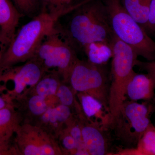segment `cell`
<instances>
[{"mask_svg": "<svg viewBox=\"0 0 155 155\" xmlns=\"http://www.w3.org/2000/svg\"><path fill=\"white\" fill-rule=\"evenodd\" d=\"M67 25H55L77 48L101 43L111 47L114 37L107 8L101 0H87L71 12Z\"/></svg>", "mask_w": 155, "mask_h": 155, "instance_id": "1", "label": "cell"}, {"mask_svg": "<svg viewBox=\"0 0 155 155\" xmlns=\"http://www.w3.org/2000/svg\"><path fill=\"white\" fill-rule=\"evenodd\" d=\"M56 20L41 13L16 32L3 54L0 73L34 58L42 42L54 26Z\"/></svg>", "mask_w": 155, "mask_h": 155, "instance_id": "2", "label": "cell"}, {"mask_svg": "<svg viewBox=\"0 0 155 155\" xmlns=\"http://www.w3.org/2000/svg\"><path fill=\"white\" fill-rule=\"evenodd\" d=\"M112 51L111 81L109 99L107 127L114 121L119 108L125 101L127 84L136 72L137 55L132 48L114 35L111 45Z\"/></svg>", "mask_w": 155, "mask_h": 155, "instance_id": "3", "label": "cell"}, {"mask_svg": "<svg viewBox=\"0 0 155 155\" xmlns=\"http://www.w3.org/2000/svg\"><path fill=\"white\" fill-rule=\"evenodd\" d=\"M111 28L119 39L130 46L138 56L155 60V42L125 10L121 0H105Z\"/></svg>", "mask_w": 155, "mask_h": 155, "instance_id": "4", "label": "cell"}, {"mask_svg": "<svg viewBox=\"0 0 155 155\" xmlns=\"http://www.w3.org/2000/svg\"><path fill=\"white\" fill-rule=\"evenodd\" d=\"M34 58L46 72H56L63 81L67 83L71 70L79 59L76 48L55 25L42 42Z\"/></svg>", "mask_w": 155, "mask_h": 155, "instance_id": "5", "label": "cell"}, {"mask_svg": "<svg viewBox=\"0 0 155 155\" xmlns=\"http://www.w3.org/2000/svg\"><path fill=\"white\" fill-rule=\"evenodd\" d=\"M150 110L145 104L125 101L109 127L124 144L138 145L144 133L153 126L149 118Z\"/></svg>", "mask_w": 155, "mask_h": 155, "instance_id": "6", "label": "cell"}, {"mask_svg": "<svg viewBox=\"0 0 155 155\" xmlns=\"http://www.w3.org/2000/svg\"><path fill=\"white\" fill-rule=\"evenodd\" d=\"M68 83L77 93H85L98 100L108 115L110 85L103 65L78 59L71 70Z\"/></svg>", "mask_w": 155, "mask_h": 155, "instance_id": "7", "label": "cell"}, {"mask_svg": "<svg viewBox=\"0 0 155 155\" xmlns=\"http://www.w3.org/2000/svg\"><path fill=\"white\" fill-rule=\"evenodd\" d=\"M13 140L19 155H64L55 137L30 122H22Z\"/></svg>", "mask_w": 155, "mask_h": 155, "instance_id": "8", "label": "cell"}, {"mask_svg": "<svg viewBox=\"0 0 155 155\" xmlns=\"http://www.w3.org/2000/svg\"><path fill=\"white\" fill-rule=\"evenodd\" d=\"M46 72L39 62L33 58L0 73V86L9 82L13 84L4 94L14 101L30 91Z\"/></svg>", "mask_w": 155, "mask_h": 155, "instance_id": "9", "label": "cell"}, {"mask_svg": "<svg viewBox=\"0 0 155 155\" xmlns=\"http://www.w3.org/2000/svg\"><path fill=\"white\" fill-rule=\"evenodd\" d=\"M78 116L81 125L83 144L89 155L107 154L109 143L104 130L97 121L87 118L83 114Z\"/></svg>", "mask_w": 155, "mask_h": 155, "instance_id": "10", "label": "cell"}, {"mask_svg": "<svg viewBox=\"0 0 155 155\" xmlns=\"http://www.w3.org/2000/svg\"><path fill=\"white\" fill-rule=\"evenodd\" d=\"M74 117L71 108L59 104L49 107L41 116L30 123L43 128L58 140L67 123Z\"/></svg>", "mask_w": 155, "mask_h": 155, "instance_id": "11", "label": "cell"}, {"mask_svg": "<svg viewBox=\"0 0 155 155\" xmlns=\"http://www.w3.org/2000/svg\"><path fill=\"white\" fill-rule=\"evenodd\" d=\"M22 17L12 0H0V31L8 46L15 36Z\"/></svg>", "mask_w": 155, "mask_h": 155, "instance_id": "12", "label": "cell"}, {"mask_svg": "<svg viewBox=\"0 0 155 155\" xmlns=\"http://www.w3.org/2000/svg\"><path fill=\"white\" fill-rule=\"evenodd\" d=\"M13 102L24 117V121L28 117L30 118L28 122H33L51 107L47 99L31 91H28Z\"/></svg>", "mask_w": 155, "mask_h": 155, "instance_id": "13", "label": "cell"}, {"mask_svg": "<svg viewBox=\"0 0 155 155\" xmlns=\"http://www.w3.org/2000/svg\"><path fill=\"white\" fill-rule=\"evenodd\" d=\"M155 78L150 74L136 73L127 84L126 96L131 101L150 100L155 96Z\"/></svg>", "mask_w": 155, "mask_h": 155, "instance_id": "14", "label": "cell"}, {"mask_svg": "<svg viewBox=\"0 0 155 155\" xmlns=\"http://www.w3.org/2000/svg\"><path fill=\"white\" fill-rule=\"evenodd\" d=\"M22 114L14 104L0 110V143L13 141L16 131L23 122Z\"/></svg>", "mask_w": 155, "mask_h": 155, "instance_id": "15", "label": "cell"}, {"mask_svg": "<svg viewBox=\"0 0 155 155\" xmlns=\"http://www.w3.org/2000/svg\"><path fill=\"white\" fill-rule=\"evenodd\" d=\"M87 0H39L41 13L48 14L56 21L71 13Z\"/></svg>", "mask_w": 155, "mask_h": 155, "instance_id": "16", "label": "cell"}, {"mask_svg": "<svg viewBox=\"0 0 155 155\" xmlns=\"http://www.w3.org/2000/svg\"><path fill=\"white\" fill-rule=\"evenodd\" d=\"M77 97L84 116L91 120L93 118H95L97 121V119H100L101 124L107 127L109 117L108 114H105L103 111L105 109L102 104L98 100L85 93H77Z\"/></svg>", "mask_w": 155, "mask_h": 155, "instance_id": "17", "label": "cell"}, {"mask_svg": "<svg viewBox=\"0 0 155 155\" xmlns=\"http://www.w3.org/2000/svg\"><path fill=\"white\" fill-rule=\"evenodd\" d=\"M63 81L60 75L55 72H47L29 91L49 98L56 97L59 86Z\"/></svg>", "mask_w": 155, "mask_h": 155, "instance_id": "18", "label": "cell"}, {"mask_svg": "<svg viewBox=\"0 0 155 155\" xmlns=\"http://www.w3.org/2000/svg\"><path fill=\"white\" fill-rule=\"evenodd\" d=\"M152 0H122L127 13L144 28L147 22Z\"/></svg>", "mask_w": 155, "mask_h": 155, "instance_id": "19", "label": "cell"}, {"mask_svg": "<svg viewBox=\"0 0 155 155\" xmlns=\"http://www.w3.org/2000/svg\"><path fill=\"white\" fill-rule=\"evenodd\" d=\"M83 49L88 58V61L93 64L104 65L112 57L111 47L104 44H90L84 47Z\"/></svg>", "mask_w": 155, "mask_h": 155, "instance_id": "20", "label": "cell"}, {"mask_svg": "<svg viewBox=\"0 0 155 155\" xmlns=\"http://www.w3.org/2000/svg\"><path fill=\"white\" fill-rule=\"evenodd\" d=\"M67 82L62 81L56 93V97L59 104L74 109L77 115L82 113L79 102L76 98L77 93Z\"/></svg>", "mask_w": 155, "mask_h": 155, "instance_id": "21", "label": "cell"}, {"mask_svg": "<svg viewBox=\"0 0 155 155\" xmlns=\"http://www.w3.org/2000/svg\"><path fill=\"white\" fill-rule=\"evenodd\" d=\"M13 3L22 14L32 18L41 13L39 0H12Z\"/></svg>", "mask_w": 155, "mask_h": 155, "instance_id": "22", "label": "cell"}, {"mask_svg": "<svg viewBox=\"0 0 155 155\" xmlns=\"http://www.w3.org/2000/svg\"><path fill=\"white\" fill-rule=\"evenodd\" d=\"M58 141L64 155H75L80 149V146L74 137L68 131L64 129L58 138Z\"/></svg>", "mask_w": 155, "mask_h": 155, "instance_id": "23", "label": "cell"}, {"mask_svg": "<svg viewBox=\"0 0 155 155\" xmlns=\"http://www.w3.org/2000/svg\"><path fill=\"white\" fill-rule=\"evenodd\" d=\"M138 145L141 153L155 155V128L153 126L144 133Z\"/></svg>", "mask_w": 155, "mask_h": 155, "instance_id": "24", "label": "cell"}, {"mask_svg": "<svg viewBox=\"0 0 155 155\" xmlns=\"http://www.w3.org/2000/svg\"><path fill=\"white\" fill-rule=\"evenodd\" d=\"M144 29L149 35H155V0L151 2L147 22Z\"/></svg>", "mask_w": 155, "mask_h": 155, "instance_id": "25", "label": "cell"}, {"mask_svg": "<svg viewBox=\"0 0 155 155\" xmlns=\"http://www.w3.org/2000/svg\"><path fill=\"white\" fill-rule=\"evenodd\" d=\"M0 155H19L14 140L10 143H0Z\"/></svg>", "mask_w": 155, "mask_h": 155, "instance_id": "26", "label": "cell"}, {"mask_svg": "<svg viewBox=\"0 0 155 155\" xmlns=\"http://www.w3.org/2000/svg\"><path fill=\"white\" fill-rule=\"evenodd\" d=\"M136 66H138L140 69L145 70L148 73L150 74L155 78V61L144 62L137 60Z\"/></svg>", "mask_w": 155, "mask_h": 155, "instance_id": "27", "label": "cell"}, {"mask_svg": "<svg viewBox=\"0 0 155 155\" xmlns=\"http://www.w3.org/2000/svg\"><path fill=\"white\" fill-rule=\"evenodd\" d=\"M13 104H14L13 101L8 96L0 93V110Z\"/></svg>", "mask_w": 155, "mask_h": 155, "instance_id": "28", "label": "cell"}, {"mask_svg": "<svg viewBox=\"0 0 155 155\" xmlns=\"http://www.w3.org/2000/svg\"><path fill=\"white\" fill-rule=\"evenodd\" d=\"M8 47V45L5 43L3 40L2 37V33L0 31V63H1V60L2 58L3 54L5 51Z\"/></svg>", "mask_w": 155, "mask_h": 155, "instance_id": "29", "label": "cell"}]
</instances>
